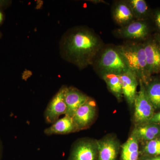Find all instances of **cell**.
<instances>
[{"label":"cell","mask_w":160,"mask_h":160,"mask_svg":"<svg viewBox=\"0 0 160 160\" xmlns=\"http://www.w3.org/2000/svg\"><path fill=\"white\" fill-rule=\"evenodd\" d=\"M102 44L95 33L85 27L68 30L60 40V55L80 69L92 64Z\"/></svg>","instance_id":"obj_1"},{"label":"cell","mask_w":160,"mask_h":160,"mask_svg":"<svg viewBox=\"0 0 160 160\" xmlns=\"http://www.w3.org/2000/svg\"><path fill=\"white\" fill-rule=\"evenodd\" d=\"M117 49L125 61L128 69L136 75L144 85L151 79L143 43H132L118 46Z\"/></svg>","instance_id":"obj_2"},{"label":"cell","mask_w":160,"mask_h":160,"mask_svg":"<svg viewBox=\"0 0 160 160\" xmlns=\"http://www.w3.org/2000/svg\"><path fill=\"white\" fill-rule=\"evenodd\" d=\"M98 66L103 73L121 75L129 70L117 48H109L105 49L99 60Z\"/></svg>","instance_id":"obj_3"},{"label":"cell","mask_w":160,"mask_h":160,"mask_svg":"<svg viewBox=\"0 0 160 160\" xmlns=\"http://www.w3.org/2000/svg\"><path fill=\"white\" fill-rule=\"evenodd\" d=\"M139 84L140 89L134 104L133 121L135 126L149 122L155 113L154 108L146 95L144 83L139 80Z\"/></svg>","instance_id":"obj_4"},{"label":"cell","mask_w":160,"mask_h":160,"mask_svg":"<svg viewBox=\"0 0 160 160\" xmlns=\"http://www.w3.org/2000/svg\"><path fill=\"white\" fill-rule=\"evenodd\" d=\"M98 158L97 140L83 138L72 145L69 160H98Z\"/></svg>","instance_id":"obj_5"},{"label":"cell","mask_w":160,"mask_h":160,"mask_svg":"<svg viewBox=\"0 0 160 160\" xmlns=\"http://www.w3.org/2000/svg\"><path fill=\"white\" fill-rule=\"evenodd\" d=\"M67 86H63L50 100L44 112L46 122L51 124L58 119L59 117L66 114V105L65 93Z\"/></svg>","instance_id":"obj_6"},{"label":"cell","mask_w":160,"mask_h":160,"mask_svg":"<svg viewBox=\"0 0 160 160\" xmlns=\"http://www.w3.org/2000/svg\"><path fill=\"white\" fill-rule=\"evenodd\" d=\"M143 45L149 73H160V34L153 35Z\"/></svg>","instance_id":"obj_7"},{"label":"cell","mask_w":160,"mask_h":160,"mask_svg":"<svg viewBox=\"0 0 160 160\" xmlns=\"http://www.w3.org/2000/svg\"><path fill=\"white\" fill-rule=\"evenodd\" d=\"M96 106L90 98L76 111L72 118L79 131L88 129L92 124L96 117Z\"/></svg>","instance_id":"obj_8"},{"label":"cell","mask_w":160,"mask_h":160,"mask_svg":"<svg viewBox=\"0 0 160 160\" xmlns=\"http://www.w3.org/2000/svg\"><path fill=\"white\" fill-rule=\"evenodd\" d=\"M98 160H117L119 151V142L114 136L108 135L97 140Z\"/></svg>","instance_id":"obj_9"},{"label":"cell","mask_w":160,"mask_h":160,"mask_svg":"<svg viewBox=\"0 0 160 160\" xmlns=\"http://www.w3.org/2000/svg\"><path fill=\"white\" fill-rule=\"evenodd\" d=\"M90 98L87 95L77 88L67 87L65 93L66 112L65 115L72 118L76 111L80 106Z\"/></svg>","instance_id":"obj_10"},{"label":"cell","mask_w":160,"mask_h":160,"mask_svg":"<svg viewBox=\"0 0 160 160\" xmlns=\"http://www.w3.org/2000/svg\"><path fill=\"white\" fill-rule=\"evenodd\" d=\"M120 77L123 96L130 106H133L137 95L139 79L135 74L129 70L120 75Z\"/></svg>","instance_id":"obj_11"},{"label":"cell","mask_w":160,"mask_h":160,"mask_svg":"<svg viewBox=\"0 0 160 160\" xmlns=\"http://www.w3.org/2000/svg\"><path fill=\"white\" fill-rule=\"evenodd\" d=\"M118 34L125 38L143 40L148 37L149 29L147 24L142 21H136L119 29Z\"/></svg>","instance_id":"obj_12"},{"label":"cell","mask_w":160,"mask_h":160,"mask_svg":"<svg viewBox=\"0 0 160 160\" xmlns=\"http://www.w3.org/2000/svg\"><path fill=\"white\" fill-rule=\"evenodd\" d=\"M72 118L67 115L58 119L44 130L46 135H64L78 131Z\"/></svg>","instance_id":"obj_13"},{"label":"cell","mask_w":160,"mask_h":160,"mask_svg":"<svg viewBox=\"0 0 160 160\" xmlns=\"http://www.w3.org/2000/svg\"><path fill=\"white\" fill-rule=\"evenodd\" d=\"M131 135L135 137L139 142H148L160 137V126L150 122L135 126Z\"/></svg>","instance_id":"obj_14"},{"label":"cell","mask_w":160,"mask_h":160,"mask_svg":"<svg viewBox=\"0 0 160 160\" xmlns=\"http://www.w3.org/2000/svg\"><path fill=\"white\" fill-rule=\"evenodd\" d=\"M121 147V160H139L140 158L139 141L134 136L131 134Z\"/></svg>","instance_id":"obj_15"},{"label":"cell","mask_w":160,"mask_h":160,"mask_svg":"<svg viewBox=\"0 0 160 160\" xmlns=\"http://www.w3.org/2000/svg\"><path fill=\"white\" fill-rule=\"evenodd\" d=\"M113 18L120 25H127L131 23L134 14L127 2H122L117 5L113 11Z\"/></svg>","instance_id":"obj_16"},{"label":"cell","mask_w":160,"mask_h":160,"mask_svg":"<svg viewBox=\"0 0 160 160\" xmlns=\"http://www.w3.org/2000/svg\"><path fill=\"white\" fill-rule=\"evenodd\" d=\"M145 87L146 95L155 110L160 109V80L151 78Z\"/></svg>","instance_id":"obj_17"},{"label":"cell","mask_w":160,"mask_h":160,"mask_svg":"<svg viewBox=\"0 0 160 160\" xmlns=\"http://www.w3.org/2000/svg\"><path fill=\"white\" fill-rule=\"evenodd\" d=\"M102 77L112 93L119 101L122 100L123 94L120 75L113 73H103Z\"/></svg>","instance_id":"obj_18"},{"label":"cell","mask_w":160,"mask_h":160,"mask_svg":"<svg viewBox=\"0 0 160 160\" xmlns=\"http://www.w3.org/2000/svg\"><path fill=\"white\" fill-rule=\"evenodd\" d=\"M127 3L131 8L134 17L143 18L148 14L149 8L144 0H130Z\"/></svg>","instance_id":"obj_19"},{"label":"cell","mask_w":160,"mask_h":160,"mask_svg":"<svg viewBox=\"0 0 160 160\" xmlns=\"http://www.w3.org/2000/svg\"><path fill=\"white\" fill-rule=\"evenodd\" d=\"M142 152V155L160 156V137L145 142Z\"/></svg>","instance_id":"obj_20"},{"label":"cell","mask_w":160,"mask_h":160,"mask_svg":"<svg viewBox=\"0 0 160 160\" xmlns=\"http://www.w3.org/2000/svg\"><path fill=\"white\" fill-rule=\"evenodd\" d=\"M149 122L154 123L160 126V111L157 113H154Z\"/></svg>","instance_id":"obj_21"},{"label":"cell","mask_w":160,"mask_h":160,"mask_svg":"<svg viewBox=\"0 0 160 160\" xmlns=\"http://www.w3.org/2000/svg\"><path fill=\"white\" fill-rule=\"evenodd\" d=\"M139 160H160V156L142 155Z\"/></svg>","instance_id":"obj_22"},{"label":"cell","mask_w":160,"mask_h":160,"mask_svg":"<svg viewBox=\"0 0 160 160\" xmlns=\"http://www.w3.org/2000/svg\"><path fill=\"white\" fill-rule=\"evenodd\" d=\"M11 1L9 0H0V9H5L10 6Z\"/></svg>","instance_id":"obj_23"},{"label":"cell","mask_w":160,"mask_h":160,"mask_svg":"<svg viewBox=\"0 0 160 160\" xmlns=\"http://www.w3.org/2000/svg\"><path fill=\"white\" fill-rule=\"evenodd\" d=\"M155 22L158 29L160 31V10L156 12L155 14Z\"/></svg>","instance_id":"obj_24"},{"label":"cell","mask_w":160,"mask_h":160,"mask_svg":"<svg viewBox=\"0 0 160 160\" xmlns=\"http://www.w3.org/2000/svg\"><path fill=\"white\" fill-rule=\"evenodd\" d=\"M4 19H5V15L2 9H0V26L2 24Z\"/></svg>","instance_id":"obj_25"},{"label":"cell","mask_w":160,"mask_h":160,"mask_svg":"<svg viewBox=\"0 0 160 160\" xmlns=\"http://www.w3.org/2000/svg\"><path fill=\"white\" fill-rule=\"evenodd\" d=\"M3 145L2 142L0 138V159H1V157H2V154Z\"/></svg>","instance_id":"obj_26"},{"label":"cell","mask_w":160,"mask_h":160,"mask_svg":"<svg viewBox=\"0 0 160 160\" xmlns=\"http://www.w3.org/2000/svg\"><path fill=\"white\" fill-rule=\"evenodd\" d=\"M2 32H1V31H0V39L2 38Z\"/></svg>","instance_id":"obj_27"}]
</instances>
